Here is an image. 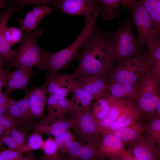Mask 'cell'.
Returning a JSON list of instances; mask_svg holds the SVG:
<instances>
[{"mask_svg": "<svg viewBox=\"0 0 160 160\" xmlns=\"http://www.w3.org/2000/svg\"><path fill=\"white\" fill-rule=\"evenodd\" d=\"M137 1L135 0H120V5L124 9L132 10L136 6Z\"/></svg>", "mask_w": 160, "mask_h": 160, "instance_id": "obj_41", "label": "cell"}, {"mask_svg": "<svg viewBox=\"0 0 160 160\" xmlns=\"http://www.w3.org/2000/svg\"><path fill=\"white\" fill-rule=\"evenodd\" d=\"M103 7L101 14L103 19L109 21L116 16L119 19L120 15L119 10L120 0H101Z\"/></svg>", "mask_w": 160, "mask_h": 160, "instance_id": "obj_32", "label": "cell"}, {"mask_svg": "<svg viewBox=\"0 0 160 160\" xmlns=\"http://www.w3.org/2000/svg\"><path fill=\"white\" fill-rule=\"evenodd\" d=\"M44 141L40 133L34 132L29 137L27 143L25 144L19 151L23 153L25 151L41 149Z\"/></svg>", "mask_w": 160, "mask_h": 160, "instance_id": "obj_34", "label": "cell"}, {"mask_svg": "<svg viewBox=\"0 0 160 160\" xmlns=\"http://www.w3.org/2000/svg\"><path fill=\"white\" fill-rule=\"evenodd\" d=\"M42 33V30L33 32L24 31L21 44L14 50L11 58L4 65L10 68H28L35 66L43 70V53L37 43V39Z\"/></svg>", "mask_w": 160, "mask_h": 160, "instance_id": "obj_3", "label": "cell"}, {"mask_svg": "<svg viewBox=\"0 0 160 160\" xmlns=\"http://www.w3.org/2000/svg\"><path fill=\"white\" fill-rule=\"evenodd\" d=\"M76 77L73 73L58 74L52 77L47 75L46 81L43 85L45 87V92L66 98L72 87L76 84Z\"/></svg>", "mask_w": 160, "mask_h": 160, "instance_id": "obj_11", "label": "cell"}, {"mask_svg": "<svg viewBox=\"0 0 160 160\" xmlns=\"http://www.w3.org/2000/svg\"><path fill=\"white\" fill-rule=\"evenodd\" d=\"M121 160H138L133 157L129 158H125L122 157H120Z\"/></svg>", "mask_w": 160, "mask_h": 160, "instance_id": "obj_47", "label": "cell"}, {"mask_svg": "<svg viewBox=\"0 0 160 160\" xmlns=\"http://www.w3.org/2000/svg\"><path fill=\"white\" fill-rule=\"evenodd\" d=\"M70 93H72V96L68 100L71 105L73 109L90 108L94 100L90 95L82 88L76 84L72 87Z\"/></svg>", "mask_w": 160, "mask_h": 160, "instance_id": "obj_27", "label": "cell"}, {"mask_svg": "<svg viewBox=\"0 0 160 160\" xmlns=\"http://www.w3.org/2000/svg\"><path fill=\"white\" fill-rule=\"evenodd\" d=\"M6 113L21 122H33L35 119L30 112L28 95L27 92L25 96L22 99L18 100H14Z\"/></svg>", "mask_w": 160, "mask_h": 160, "instance_id": "obj_24", "label": "cell"}, {"mask_svg": "<svg viewBox=\"0 0 160 160\" xmlns=\"http://www.w3.org/2000/svg\"><path fill=\"white\" fill-rule=\"evenodd\" d=\"M57 1V0H18L17 2L24 5L39 4L47 5L50 4L53 5Z\"/></svg>", "mask_w": 160, "mask_h": 160, "instance_id": "obj_40", "label": "cell"}, {"mask_svg": "<svg viewBox=\"0 0 160 160\" xmlns=\"http://www.w3.org/2000/svg\"><path fill=\"white\" fill-rule=\"evenodd\" d=\"M120 157H119L117 158H113L112 159H110V160H121Z\"/></svg>", "mask_w": 160, "mask_h": 160, "instance_id": "obj_50", "label": "cell"}, {"mask_svg": "<svg viewBox=\"0 0 160 160\" xmlns=\"http://www.w3.org/2000/svg\"><path fill=\"white\" fill-rule=\"evenodd\" d=\"M6 39L10 46L19 42L22 39V30L16 27H7L5 33Z\"/></svg>", "mask_w": 160, "mask_h": 160, "instance_id": "obj_35", "label": "cell"}, {"mask_svg": "<svg viewBox=\"0 0 160 160\" xmlns=\"http://www.w3.org/2000/svg\"><path fill=\"white\" fill-rule=\"evenodd\" d=\"M101 12L85 17V24L81 33L73 43L65 48L53 52L42 49L44 68L49 72V77L58 75L59 71L68 67L77 58L89 38L96 31V20Z\"/></svg>", "mask_w": 160, "mask_h": 160, "instance_id": "obj_2", "label": "cell"}, {"mask_svg": "<svg viewBox=\"0 0 160 160\" xmlns=\"http://www.w3.org/2000/svg\"><path fill=\"white\" fill-rule=\"evenodd\" d=\"M105 158H102L98 156H97L93 159L90 160H105Z\"/></svg>", "mask_w": 160, "mask_h": 160, "instance_id": "obj_48", "label": "cell"}, {"mask_svg": "<svg viewBox=\"0 0 160 160\" xmlns=\"http://www.w3.org/2000/svg\"><path fill=\"white\" fill-rule=\"evenodd\" d=\"M38 160H66L65 159L63 154L58 156L56 158H53L47 157L45 155L43 156Z\"/></svg>", "mask_w": 160, "mask_h": 160, "instance_id": "obj_43", "label": "cell"}, {"mask_svg": "<svg viewBox=\"0 0 160 160\" xmlns=\"http://www.w3.org/2000/svg\"><path fill=\"white\" fill-rule=\"evenodd\" d=\"M33 68L17 69L11 71L4 68L5 76L4 92L7 94L14 90L28 91V85L31 79L34 76Z\"/></svg>", "mask_w": 160, "mask_h": 160, "instance_id": "obj_10", "label": "cell"}, {"mask_svg": "<svg viewBox=\"0 0 160 160\" xmlns=\"http://www.w3.org/2000/svg\"><path fill=\"white\" fill-rule=\"evenodd\" d=\"M77 58L79 64L73 73L76 76L96 75L106 79L116 66L110 46L109 31L97 29Z\"/></svg>", "mask_w": 160, "mask_h": 160, "instance_id": "obj_1", "label": "cell"}, {"mask_svg": "<svg viewBox=\"0 0 160 160\" xmlns=\"http://www.w3.org/2000/svg\"><path fill=\"white\" fill-rule=\"evenodd\" d=\"M100 141L86 144L76 140L66 155V160H90L97 156V150Z\"/></svg>", "mask_w": 160, "mask_h": 160, "instance_id": "obj_19", "label": "cell"}, {"mask_svg": "<svg viewBox=\"0 0 160 160\" xmlns=\"http://www.w3.org/2000/svg\"><path fill=\"white\" fill-rule=\"evenodd\" d=\"M160 74L148 66L140 83L141 97L150 99L160 95Z\"/></svg>", "mask_w": 160, "mask_h": 160, "instance_id": "obj_16", "label": "cell"}, {"mask_svg": "<svg viewBox=\"0 0 160 160\" xmlns=\"http://www.w3.org/2000/svg\"><path fill=\"white\" fill-rule=\"evenodd\" d=\"M21 10L16 7H12L5 10L0 11V57L5 62H8L12 55L14 49L10 48L5 36L7 24L10 17L15 12Z\"/></svg>", "mask_w": 160, "mask_h": 160, "instance_id": "obj_20", "label": "cell"}, {"mask_svg": "<svg viewBox=\"0 0 160 160\" xmlns=\"http://www.w3.org/2000/svg\"><path fill=\"white\" fill-rule=\"evenodd\" d=\"M47 5L34 7L27 13L25 17L19 20L20 26L24 31L31 32L39 24L42 19L52 11Z\"/></svg>", "mask_w": 160, "mask_h": 160, "instance_id": "obj_22", "label": "cell"}, {"mask_svg": "<svg viewBox=\"0 0 160 160\" xmlns=\"http://www.w3.org/2000/svg\"><path fill=\"white\" fill-rule=\"evenodd\" d=\"M148 66L146 51L120 62L106 79L107 83L139 84Z\"/></svg>", "mask_w": 160, "mask_h": 160, "instance_id": "obj_5", "label": "cell"}, {"mask_svg": "<svg viewBox=\"0 0 160 160\" xmlns=\"http://www.w3.org/2000/svg\"><path fill=\"white\" fill-rule=\"evenodd\" d=\"M1 58L0 57V59Z\"/></svg>", "mask_w": 160, "mask_h": 160, "instance_id": "obj_53", "label": "cell"}, {"mask_svg": "<svg viewBox=\"0 0 160 160\" xmlns=\"http://www.w3.org/2000/svg\"><path fill=\"white\" fill-rule=\"evenodd\" d=\"M144 119V114L136 103L129 100L118 119L101 135L103 136L119 128L133 125Z\"/></svg>", "mask_w": 160, "mask_h": 160, "instance_id": "obj_15", "label": "cell"}, {"mask_svg": "<svg viewBox=\"0 0 160 160\" xmlns=\"http://www.w3.org/2000/svg\"><path fill=\"white\" fill-rule=\"evenodd\" d=\"M34 132L56 137L62 134L68 129H73L72 122L67 119H47L45 116L39 122L32 125Z\"/></svg>", "mask_w": 160, "mask_h": 160, "instance_id": "obj_14", "label": "cell"}, {"mask_svg": "<svg viewBox=\"0 0 160 160\" xmlns=\"http://www.w3.org/2000/svg\"><path fill=\"white\" fill-rule=\"evenodd\" d=\"M149 16L152 25L156 34L158 36L160 32V1L141 0Z\"/></svg>", "mask_w": 160, "mask_h": 160, "instance_id": "obj_29", "label": "cell"}, {"mask_svg": "<svg viewBox=\"0 0 160 160\" xmlns=\"http://www.w3.org/2000/svg\"><path fill=\"white\" fill-rule=\"evenodd\" d=\"M4 60L0 59V92H2V88L4 87L5 84V76L4 71Z\"/></svg>", "mask_w": 160, "mask_h": 160, "instance_id": "obj_42", "label": "cell"}, {"mask_svg": "<svg viewBox=\"0 0 160 160\" xmlns=\"http://www.w3.org/2000/svg\"><path fill=\"white\" fill-rule=\"evenodd\" d=\"M90 109L74 108L66 115L73 123L76 140L86 144L101 140L98 124L91 115Z\"/></svg>", "mask_w": 160, "mask_h": 160, "instance_id": "obj_6", "label": "cell"}, {"mask_svg": "<svg viewBox=\"0 0 160 160\" xmlns=\"http://www.w3.org/2000/svg\"><path fill=\"white\" fill-rule=\"evenodd\" d=\"M26 135L16 127L4 132L0 137V145H6L9 148L19 150L25 144Z\"/></svg>", "mask_w": 160, "mask_h": 160, "instance_id": "obj_26", "label": "cell"}, {"mask_svg": "<svg viewBox=\"0 0 160 160\" xmlns=\"http://www.w3.org/2000/svg\"><path fill=\"white\" fill-rule=\"evenodd\" d=\"M147 120L143 136L147 140L160 145V119L154 117Z\"/></svg>", "mask_w": 160, "mask_h": 160, "instance_id": "obj_30", "label": "cell"}, {"mask_svg": "<svg viewBox=\"0 0 160 160\" xmlns=\"http://www.w3.org/2000/svg\"><path fill=\"white\" fill-rule=\"evenodd\" d=\"M57 146L58 151L62 154L67 153L76 140L75 136L71 129H68L61 135L54 138Z\"/></svg>", "mask_w": 160, "mask_h": 160, "instance_id": "obj_33", "label": "cell"}, {"mask_svg": "<svg viewBox=\"0 0 160 160\" xmlns=\"http://www.w3.org/2000/svg\"><path fill=\"white\" fill-rule=\"evenodd\" d=\"M110 93L107 90L104 95L95 100L91 107L90 113L98 124L110 111Z\"/></svg>", "mask_w": 160, "mask_h": 160, "instance_id": "obj_28", "label": "cell"}, {"mask_svg": "<svg viewBox=\"0 0 160 160\" xmlns=\"http://www.w3.org/2000/svg\"><path fill=\"white\" fill-rule=\"evenodd\" d=\"M160 100V95L150 99L140 97L136 103L147 120L155 117L156 108Z\"/></svg>", "mask_w": 160, "mask_h": 160, "instance_id": "obj_31", "label": "cell"}, {"mask_svg": "<svg viewBox=\"0 0 160 160\" xmlns=\"http://www.w3.org/2000/svg\"><path fill=\"white\" fill-rule=\"evenodd\" d=\"M147 140L143 135L128 145V153H133L138 160H160V147Z\"/></svg>", "mask_w": 160, "mask_h": 160, "instance_id": "obj_12", "label": "cell"}, {"mask_svg": "<svg viewBox=\"0 0 160 160\" xmlns=\"http://www.w3.org/2000/svg\"><path fill=\"white\" fill-rule=\"evenodd\" d=\"M155 117L160 119V100L159 101L156 110Z\"/></svg>", "mask_w": 160, "mask_h": 160, "instance_id": "obj_44", "label": "cell"}, {"mask_svg": "<svg viewBox=\"0 0 160 160\" xmlns=\"http://www.w3.org/2000/svg\"><path fill=\"white\" fill-rule=\"evenodd\" d=\"M57 10L71 17L81 15L85 17L102 11L103 6L101 0H57L53 5Z\"/></svg>", "mask_w": 160, "mask_h": 160, "instance_id": "obj_8", "label": "cell"}, {"mask_svg": "<svg viewBox=\"0 0 160 160\" xmlns=\"http://www.w3.org/2000/svg\"><path fill=\"white\" fill-rule=\"evenodd\" d=\"M129 12L137 29L136 39L140 47L147 46L154 40L160 38L155 33L149 16L140 0L137 1L135 7Z\"/></svg>", "mask_w": 160, "mask_h": 160, "instance_id": "obj_7", "label": "cell"}, {"mask_svg": "<svg viewBox=\"0 0 160 160\" xmlns=\"http://www.w3.org/2000/svg\"><path fill=\"white\" fill-rule=\"evenodd\" d=\"M107 90L114 97L132 101L136 103L140 97V83L131 84L115 82L107 83Z\"/></svg>", "mask_w": 160, "mask_h": 160, "instance_id": "obj_18", "label": "cell"}, {"mask_svg": "<svg viewBox=\"0 0 160 160\" xmlns=\"http://www.w3.org/2000/svg\"><path fill=\"white\" fill-rule=\"evenodd\" d=\"M77 85L90 95L96 100L103 95L107 90V81L96 75H83L76 76Z\"/></svg>", "mask_w": 160, "mask_h": 160, "instance_id": "obj_13", "label": "cell"}, {"mask_svg": "<svg viewBox=\"0 0 160 160\" xmlns=\"http://www.w3.org/2000/svg\"><path fill=\"white\" fill-rule=\"evenodd\" d=\"M19 150L9 148L0 152V160H16L23 155Z\"/></svg>", "mask_w": 160, "mask_h": 160, "instance_id": "obj_38", "label": "cell"}, {"mask_svg": "<svg viewBox=\"0 0 160 160\" xmlns=\"http://www.w3.org/2000/svg\"><path fill=\"white\" fill-rule=\"evenodd\" d=\"M97 155L110 159L119 157L129 158L133 157L126 150L122 142L112 134L102 136L97 148Z\"/></svg>", "mask_w": 160, "mask_h": 160, "instance_id": "obj_9", "label": "cell"}, {"mask_svg": "<svg viewBox=\"0 0 160 160\" xmlns=\"http://www.w3.org/2000/svg\"><path fill=\"white\" fill-rule=\"evenodd\" d=\"M20 123L7 113L0 115V126L4 129L5 131L16 127Z\"/></svg>", "mask_w": 160, "mask_h": 160, "instance_id": "obj_37", "label": "cell"}, {"mask_svg": "<svg viewBox=\"0 0 160 160\" xmlns=\"http://www.w3.org/2000/svg\"><path fill=\"white\" fill-rule=\"evenodd\" d=\"M122 22L114 33L109 31V44L113 60L116 64L135 57L143 50L139 45L134 33L131 15Z\"/></svg>", "mask_w": 160, "mask_h": 160, "instance_id": "obj_4", "label": "cell"}, {"mask_svg": "<svg viewBox=\"0 0 160 160\" xmlns=\"http://www.w3.org/2000/svg\"><path fill=\"white\" fill-rule=\"evenodd\" d=\"M13 100L9 94L3 92H0V115L6 113Z\"/></svg>", "mask_w": 160, "mask_h": 160, "instance_id": "obj_39", "label": "cell"}, {"mask_svg": "<svg viewBox=\"0 0 160 160\" xmlns=\"http://www.w3.org/2000/svg\"><path fill=\"white\" fill-rule=\"evenodd\" d=\"M45 87H33L27 92L28 95L31 113L35 119H39L44 116V112L46 103Z\"/></svg>", "mask_w": 160, "mask_h": 160, "instance_id": "obj_21", "label": "cell"}, {"mask_svg": "<svg viewBox=\"0 0 160 160\" xmlns=\"http://www.w3.org/2000/svg\"><path fill=\"white\" fill-rule=\"evenodd\" d=\"M4 132V129L0 126V137L3 134Z\"/></svg>", "mask_w": 160, "mask_h": 160, "instance_id": "obj_49", "label": "cell"}, {"mask_svg": "<svg viewBox=\"0 0 160 160\" xmlns=\"http://www.w3.org/2000/svg\"><path fill=\"white\" fill-rule=\"evenodd\" d=\"M48 119H67L66 115L73 109L66 98L54 94H49L47 100Z\"/></svg>", "mask_w": 160, "mask_h": 160, "instance_id": "obj_17", "label": "cell"}, {"mask_svg": "<svg viewBox=\"0 0 160 160\" xmlns=\"http://www.w3.org/2000/svg\"><path fill=\"white\" fill-rule=\"evenodd\" d=\"M146 127V124L142 120L133 125L119 128L110 134H113L124 145H128L141 137Z\"/></svg>", "mask_w": 160, "mask_h": 160, "instance_id": "obj_25", "label": "cell"}, {"mask_svg": "<svg viewBox=\"0 0 160 160\" xmlns=\"http://www.w3.org/2000/svg\"><path fill=\"white\" fill-rule=\"evenodd\" d=\"M16 160H33L31 156L30 155H28L24 157L23 156L20 158Z\"/></svg>", "mask_w": 160, "mask_h": 160, "instance_id": "obj_46", "label": "cell"}, {"mask_svg": "<svg viewBox=\"0 0 160 160\" xmlns=\"http://www.w3.org/2000/svg\"><path fill=\"white\" fill-rule=\"evenodd\" d=\"M9 4L6 1L0 0V9L2 8L9 7Z\"/></svg>", "mask_w": 160, "mask_h": 160, "instance_id": "obj_45", "label": "cell"}, {"mask_svg": "<svg viewBox=\"0 0 160 160\" xmlns=\"http://www.w3.org/2000/svg\"><path fill=\"white\" fill-rule=\"evenodd\" d=\"M45 153V156L49 157L56 158L58 157V151L56 142L54 138L49 136L44 140L41 148Z\"/></svg>", "mask_w": 160, "mask_h": 160, "instance_id": "obj_36", "label": "cell"}, {"mask_svg": "<svg viewBox=\"0 0 160 160\" xmlns=\"http://www.w3.org/2000/svg\"><path fill=\"white\" fill-rule=\"evenodd\" d=\"M2 145H0V152L2 151Z\"/></svg>", "mask_w": 160, "mask_h": 160, "instance_id": "obj_51", "label": "cell"}, {"mask_svg": "<svg viewBox=\"0 0 160 160\" xmlns=\"http://www.w3.org/2000/svg\"><path fill=\"white\" fill-rule=\"evenodd\" d=\"M105 160H110L109 159H108V158H105Z\"/></svg>", "mask_w": 160, "mask_h": 160, "instance_id": "obj_52", "label": "cell"}, {"mask_svg": "<svg viewBox=\"0 0 160 160\" xmlns=\"http://www.w3.org/2000/svg\"><path fill=\"white\" fill-rule=\"evenodd\" d=\"M129 100L116 98L110 94V111L98 124L100 135L118 119L125 109Z\"/></svg>", "mask_w": 160, "mask_h": 160, "instance_id": "obj_23", "label": "cell"}]
</instances>
